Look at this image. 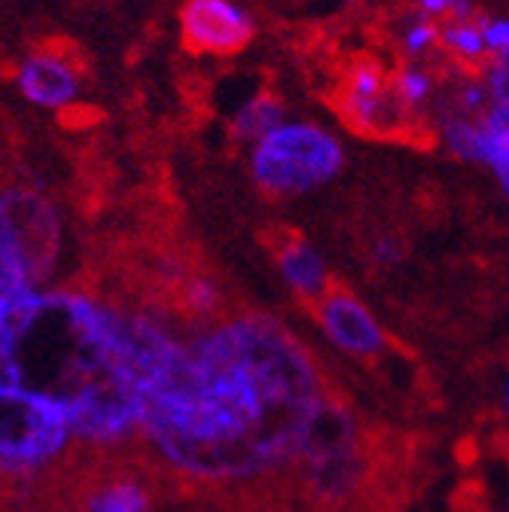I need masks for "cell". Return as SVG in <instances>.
Here are the masks:
<instances>
[{
	"instance_id": "6da1fadb",
	"label": "cell",
	"mask_w": 509,
	"mask_h": 512,
	"mask_svg": "<svg viewBox=\"0 0 509 512\" xmlns=\"http://www.w3.org/2000/svg\"><path fill=\"white\" fill-rule=\"evenodd\" d=\"M330 403L311 348L278 317L235 311L177 333L150 375L141 445L205 488L293 473Z\"/></svg>"
},
{
	"instance_id": "7a4b0ae2",
	"label": "cell",
	"mask_w": 509,
	"mask_h": 512,
	"mask_svg": "<svg viewBox=\"0 0 509 512\" xmlns=\"http://www.w3.org/2000/svg\"><path fill=\"white\" fill-rule=\"evenodd\" d=\"M174 320L74 287L0 302V388L68 412L83 452L141 442L147 381L174 345Z\"/></svg>"
},
{
	"instance_id": "3957f363",
	"label": "cell",
	"mask_w": 509,
	"mask_h": 512,
	"mask_svg": "<svg viewBox=\"0 0 509 512\" xmlns=\"http://www.w3.org/2000/svg\"><path fill=\"white\" fill-rule=\"evenodd\" d=\"M80 448L68 412L22 388H0V485H40Z\"/></svg>"
},
{
	"instance_id": "277c9868",
	"label": "cell",
	"mask_w": 509,
	"mask_h": 512,
	"mask_svg": "<svg viewBox=\"0 0 509 512\" xmlns=\"http://www.w3.org/2000/svg\"><path fill=\"white\" fill-rule=\"evenodd\" d=\"M58 238V214L46 196L0 186V302L46 287Z\"/></svg>"
},
{
	"instance_id": "5b68a950",
	"label": "cell",
	"mask_w": 509,
	"mask_h": 512,
	"mask_svg": "<svg viewBox=\"0 0 509 512\" xmlns=\"http://www.w3.org/2000/svg\"><path fill=\"white\" fill-rule=\"evenodd\" d=\"M342 165V144L308 122H284L250 150V177L269 196H305L339 177Z\"/></svg>"
},
{
	"instance_id": "8992f818",
	"label": "cell",
	"mask_w": 509,
	"mask_h": 512,
	"mask_svg": "<svg viewBox=\"0 0 509 512\" xmlns=\"http://www.w3.org/2000/svg\"><path fill=\"white\" fill-rule=\"evenodd\" d=\"M366 458H363V436L351 418L333 397L317 421L305 452L296 464L305 488L324 503L348 500L363 482Z\"/></svg>"
},
{
	"instance_id": "52a82bcc",
	"label": "cell",
	"mask_w": 509,
	"mask_h": 512,
	"mask_svg": "<svg viewBox=\"0 0 509 512\" xmlns=\"http://www.w3.org/2000/svg\"><path fill=\"white\" fill-rule=\"evenodd\" d=\"M336 107L342 119L360 135L369 138H415L421 128V113L412 110L400 92L391 71L372 58L354 61L339 83Z\"/></svg>"
},
{
	"instance_id": "ba28073f",
	"label": "cell",
	"mask_w": 509,
	"mask_h": 512,
	"mask_svg": "<svg viewBox=\"0 0 509 512\" xmlns=\"http://www.w3.org/2000/svg\"><path fill=\"white\" fill-rule=\"evenodd\" d=\"M257 34L250 13L235 0H186L180 40L193 55H238Z\"/></svg>"
},
{
	"instance_id": "9c48e42d",
	"label": "cell",
	"mask_w": 509,
	"mask_h": 512,
	"mask_svg": "<svg viewBox=\"0 0 509 512\" xmlns=\"http://www.w3.org/2000/svg\"><path fill=\"white\" fill-rule=\"evenodd\" d=\"M314 311L317 327H321V333L336 351L354 360H369L385 351L388 336L381 330L375 311L351 290L333 287L324 299L314 302Z\"/></svg>"
},
{
	"instance_id": "30bf717a",
	"label": "cell",
	"mask_w": 509,
	"mask_h": 512,
	"mask_svg": "<svg viewBox=\"0 0 509 512\" xmlns=\"http://www.w3.org/2000/svg\"><path fill=\"white\" fill-rule=\"evenodd\" d=\"M16 89L37 110H71L83 95V71L68 49H34L16 68Z\"/></svg>"
},
{
	"instance_id": "8fae6325",
	"label": "cell",
	"mask_w": 509,
	"mask_h": 512,
	"mask_svg": "<svg viewBox=\"0 0 509 512\" xmlns=\"http://www.w3.org/2000/svg\"><path fill=\"white\" fill-rule=\"evenodd\" d=\"M275 263H278V272L284 278V284L305 302H317L324 299L330 290H333V281H330V269L324 263V256L317 253L308 241L296 238V235H287L278 247H275Z\"/></svg>"
},
{
	"instance_id": "7c38bea8",
	"label": "cell",
	"mask_w": 509,
	"mask_h": 512,
	"mask_svg": "<svg viewBox=\"0 0 509 512\" xmlns=\"http://www.w3.org/2000/svg\"><path fill=\"white\" fill-rule=\"evenodd\" d=\"M153 488L135 473H113L95 482L80 503V512H150Z\"/></svg>"
},
{
	"instance_id": "4fadbf2b",
	"label": "cell",
	"mask_w": 509,
	"mask_h": 512,
	"mask_svg": "<svg viewBox=\"0 0 509 512\" xmlns=\"http://www.w3.org/2000/svg\"><path fill=\"white\" fill-rule=\"evenodd\" d=\"M482 165L491 168L509 199V104L491 101L482 113Z\"/></svg>"
},
{
	"instance_id": "5bb4252c",
	"label": "cell",
	"mask_w": 509,
	"mask_h": 512,
	"mask_svg": "<svg viewBox=\"0 0 509 512\" xmlns=\"http://www.w3.org/2000/svg\"><path fill=\"white\" fill-rule=\"evenodd\" d=\"M479 19V16H476ZM476 19H461V22H439V46L449 52L461 68L482 74L491 61V52L485 46L482 28Z\"/></svg>"
},
{
	"instance_id": "9a60e30c",
	"label": "cell",
	"mask_w": 509,
	"mask_h": 512,
	"mask_svg": "<svg viewBox=\"0 0 509 512\" xmlns=\"http://www.w3.org/2000/svg\"><path fill=\"white\" fill-rule=\"evenodd\" d=\"M278 125H284V104L275 95H253L232 116L235 138H241L247 144H257L260 138L275 132Z\"/></svg>"
},
{
	"instance_id": "2e32d148",
	"label": "cell",
	"mask_w": 509,
	"mask_h": 512,
	"mask_svg": "<svg viewBox=\"0 0 509 512\" xmlns=\"http://www.w3.org/2000/svg\"><path fill=\"white\" fill-rule=\"evenodd\" d=\"M394 80H397L400 98H403L412 110L421 113V107H424V104L430 101V95H433V77H430L424 68L406 64V68H400V71L394 74Z\"/></svg>"
},
{
	"instance_id": "e0dca14e",
	"label": "cell",
	"mask_w": 509,
	"mask_h": 512,
	"mask_svg": "<svg viewBox=\"0 0 509 512\" xmlns=\"http://www.w3.org/2000/svg\"><path fill=\"white\" fill-rule=\"evenodd\" d=\"M183 299H186L189 311L199 314L202 320L214 317L217 308H220V293H217V287H214L208 278H193V281H186Z\"/></svg>"
},
{
	"instance_id": "ac0fdd59",
	"label": "cell",
	"mask_w": 509,
	"mask_h": 512,
	"mask_svg": "<svg viewBox=\"0 0 509 512\" xmlns=\"http://www.w3.org/2000/svg\"><path fill=\"white\" fill-rule=\"evenodd\" d=\"M418 10L430 22H461L476 19L473 0H418Z\"/></svg>"
},
{
	"instance_id": "d6986e66",
	"label": "cell",
	"mask_w": 509,
	"mask_h": 512,
	"mask_svg": "<svg viewBox=\"0 0 509 512\" xmlns=\"http://www.w3.org/2000/svg\"><path fill=\"white\" fill-rule=\"evenodd\" d=\"M482 86L488 89L491 101L509 104V49L488 61V68L482 71Z\"/></svg>"
},
{
	"instance_id": "ffe728a7",
	"label": "cell",
	"mask_w": 509,
	"mask_h": 512,
	"mask_svg": "<svg viewBox=\"0 0 509 512\" xmlns=\"http://www.w3.org/2000/svg\"><path fill=\"white\" fill-rule=\"evenodd\" d=\"M439 46V22H430V19H415L406 25L403 31V49L409 55H421L427 49Z\"/></svg>"
},
{
	"instance_id": "44dd1931",
	"label": "cell",
	"mask_w": 509,
	"mask_h": 512,
	"mask_svg": "<svg viewBox=\"0 0 509 512\" xmlns=\"http://www.w3.org/2000/svg\"><path fill=\"white\" fill-rule=\"evenodd\" d=\"M476 22H479V28H482V37H485V46H488L491 58L509 49V19L479 16Z\"/></svg>"
},
{
	"instance_id": "7402d4cb",
	"label": "cell",
	"mask_w": 509,
	"mask_h": 512,
	"mask_svg": "<svg viewBox=\"0 0 509 512\" xmlns=\"http://www.w3.org/2000/svg\"><path fill=\"white\" fill-rule=\"evenodd\" d=\"M506 409H509V384H506Z\"/></svg>"
},
{
	"instance_id": "603a6c76",
	"label": "cell",
	"mask_w": 509,
	"mask_h": 512,
	"mask_svg": "<svg viewBox=\"0 0 509 512\" xmlns=\"http://www.w3.org/2000/svg\"><path fill=\"white\" fill-rule=\"evenodd\" d=\"M348 4H357V0H348Z\"/></svg>"
}]
</instances>
